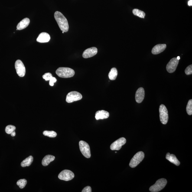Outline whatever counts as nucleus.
Listing matches in <instances>:
<instances>
[{
  "instance_id": "25",
  "label": "nucleus",
  "mask_w": 192,
  "mask_h": 192,
  "mask_svg": "<svg viewBox=\"0 0 192 192\" xmlns=\"http://www.w3.org/2000/svg\"><path fill=\"white\" fill-rule=\"evenodd\" d=\"M187 113L189 115L192 114V100L190 99L188 101V103L186 108Z\"/></svg>"
},
{
  "instance_id": "10",
  "label": "nucleus",
  "mask_w": 192,
  "mask_h": 192,
  "mask_svg": "<svg viewBox=\"0 0 192 192\" xmlns=\"http://www.w3.org/2000/svg\"><path fill=\"white\" fill-rule=\"evenodd\" d=\"M179 60L177 58H173L169 62L166 66L167 72L169 73H173L175 71L178 65Z\"/></svg>"
},
{
  "instance_id": "32",
  "label": "nucleus",
  "mask_w": 192,
  "mask_h": 192,
  "mask_svg": "<svg viewBox=\"0 0 192 192\" xmlns=\"http://www.w3.org/2000/svg\"><path fill=\"white\" fill-rule=\"evenodd\" d=\"M16 135V133L15 131H14V132H13L12 133H11V135L12 137L15 136Z\"/></svg>"
},
{
  "instance_id": "33",
  "label": "nucleus",
  "mask_w": 192,
  "mask_h": 192,
  "mask_svg": "<svg viewBox=\"0 0 192 192\" xmlns=\"http://www.w3.org/2000/svg\"><path fill=\"white\" fill-rule=\"evenodd\" d=\"M177 60H179L180 59V57L179 56H178V57H177Z\"/></svg>"
},
{
  "instance_id": "21",
  "label": "nucleus",
  "mask_w": 192,
  "mask_h": 192,
  "mask_svg": "<svg viewBox=\"0 0 192 192\" xmlns=\"http://www.w3.org/2000/svg\"><path fill=\"white\" fill-rule=\"evenodd\" d=\"M118 72L117 70L115 68H113L110 72L108 76L109 78L111 80H115L118 76Z\"/></svg>"
},
{
  "instance_id": "14",
  "label": "nucleus",
  "mask_w": 192,
  "mask_h": 192,
  "mask_svg": "<svg viewBox=\"0 0 192 192\" xmlns=\"http://www.w3.org/2000/svg\"><path fill=\"white\" fill-rule=\"evenodd\" d=\"M167 45L165 44H158L153 47L151 53L153 54H157L162 52L166 48Z\"/></svg>"
},
{
  "instance_id": "16",
  "label": "nucleus",
  "mask_w": 192,
  "mask_h": 192,
  "mask_svg": "<svg viewBox=\"0 0 192 192\" xmlns=\"http://www.w3.org/2000/svg\"><path fill=\"white\" fill-rule=\"evenodd\" d=\"M109 116V112L104 110H99L96 112L95 118L96 120H99L100 119H107Z\"/></svg>"
},
{
  "instance_id": "13",
  "label": "nucleus",
  "mask_w": 192,
  "mask_h": 192,
  "mask_svg": "<svg viewBox=\"0 0 192 192\" xmlns=\"http://www.w3.org/2000/svg\"><path fill=\"white\" fill-rule=\"evenodd\" d=\"M145 92L143 88L140 87L137 90L135 95V99L136 102L138 103H141L143 101Z\"/></svg>"
},
{
  "instance_id": "26",
  "label": "nucleus",
  "mask_w": 192,
  "mask_h": 192,
  "mask_svg": "<svg viewBox=\"0 0 192 192\" xmlns=\"http://www.w3.org/2000/svg\"><path fill=\"white\" fill-rule=\"evenodd\" d=\"M16 129V127L14 126L9 125L7 126L5 128V131L7 134H11V133L15 131Z\"/></svg>"
},
{
  "instance_id": "34",
  "label": "nucleus",
  "mask_w": 192,
  "mask_h": 192,
  "mask_svg": "<svg viewBox=\"0 0 192 192\" xmlns=\"http://www.w3.org/2000/svg\"><path fill=\"white\" fill-rule=\"evenodd\" d=\"M64 33V32L62 31V33H63H63Z\"/></svg>"
},
{
  "instance_id": "2",
  "label": "nucleus",
  "mask_w": 192,
  "mask_h": 192,
  "mask_svg": "<svg viewBox=\"0 0 192 192\" xmlns=\"http://www.w3.org/2000/svg\"><path fill=\"white\" fill-rule=\"evenodd\" d=\"M56 74L62 78H70L75 74L74 70L70 68L60 67L56 71Z\"/></svg>"
},
{
  "instance_id": "35",
  "label": "nucleus",
  "mask_w": 192,
  "mask_h": 192,
  "mask_svg": "<svg viewBox=\"0 0 192 192\" xmlns=\"http://www.w3.org/2000/svg\"><path fill=\"white\" fill-rule=\"evenodd\" d=\"M115 153H117V151H115Z\"/></svg>"
},
{
  "instance_id": "19",
  "label": "nucleus",
  "mask_w": 192,
  "mask_h": 192,
  "mask_svg": "<svg viewBox=\"0 0 192 192\" xmlns=\"http://www.w3.org/2000/svg\"><path fill=\"white\" fill-rule=\"evenodd\" d=\"M55 158V157L53 155H46L43 159L42 164L44 166H47L48 165L50 162L54 161Z\"/></svg>"
},
{
  "instance_id": "30",
  "label": "nucleus",
  "mask_w": 192,
  "mask_h": 192,
  "mask_svg": "<svg viewBox=\"0 0 192 192\" xmlns=\"http://www.w3.org/2000/svg\"><path fill=\"white\" fill-rule=\"evenodd\" d=\"M92 189L90 186H87L82 190V192H91Z\"/></svg>"
},
{
  "instance_id": "28",
  "label": "nucleus",
  "mask_w": 192,
  "mask_h": 192,
  "mask_svg": "<svg viewBox=\"0 0 192 192\" xmlns=\"http://www.w3.org/2000/svg\"><path fill=\"white\" fill-rule=\"evenodd\" d=\"M186 74L189 75L192 74V65H190L187 67L185 70Z\"/></svg>"
},
{
  "instance_id": "11",
  "label": "nucleus",
  "mask_w": 192,
  "mask_h": 192,
  "mask_svg": "<svg viewBox=\"0 0 192 192\" xmlns=\"http://www.w3.org/2000/svg\"><path fill=\"white\" fill-rule=\"evenodd\" d=\"M126 139L125 138H121L114 142L110 145L111 149L114 151L120 150L122 145L126 143Z\"/></svg>"
},
{
  "instance_id": "8",
  "label": "nucleus",
  "mask_w": 192,
  "mask_h": 192,
  "mask_svg": "<svg viewBox=\"0 0 192 192\" xmlns=\"http://www.w3.org/2000/svg\"><path fill=\"white\" fill-rule=\"evenodd\" d=\"M74 174L73 172L68 170H64L62 171L58 175V177L60 180L68 181L73 179Z\"/></svg>"
},
{
  "instance_id": "15",
  "label": "nucleus",
  "mask_w": 192,
  "mask_h": 192,
  "mask_svg": "<svg viewBox=\"0 0 192 192\" xmlns=\"http://www.w3.org/2000/svg\"><path fill=\"white\" fill-rule=\"evenodd\" d=\"M50 40V37L49 34L47 33H42L39 35L37 39V41L40 43H46L48 42Z\"/></svg>"
},
{
  "instance_id": "9",
  "label": "nucleus",
  "mask_w": 192,
  "mask_h": 192,
  "mask_svg": "<svg viewBox=\"0 0 192 192\" xmlns=\"http://www.w3.org/2000/svg\"><path fill=\"white\" fill-rule=\"evenodd\" d=\"M15 68L17 74L20 77H23L25 76L26 73L25 68L21 60H18L15 62Z\"/></svg>"
},
{
  "instance_id": "6",
  "label": "nucleus",
  "mask_w": 192,
  "mask_h": 192,
  "mask_svg": "<svg viewBox=\"0 0 192 192\" xmlns=\"http://www.w3.org/2000/svg\"><path fill=\"white\" fill-rule=\"evenodd\" d=\"M79 146L81 152L83 155L86 158H90L91 152L88 144L84 141H80L79 142Z\"/></svg>"
},
{
  "instance_id": "1",
  "label": "nucleus",
  "mask_w": 192,
  "mask_h": 192,
  "mask_svg": "<svg viewBox=\"0 0 192 192\" xmlns=\"http://www.w3.org/2000/svg\"><path fill=\"white\" fill-rule=\"evenodd\" d=\"M54 17L60 30L64 32H67L68 31L69 27L67 19L58 11H56L54 13Z\"/></svg>"
},
{
  "instance_id": "3",
  "label": "nucleus",
  "mask_w": 192,
  "mask_h": 192,
  "mask_svg": "<svg viewBox=\"0 0 192 192\" xmlns=\"http://www.w3.org/2000/svg\"><path fill=\"white\" fill-rule=\"evenodd\" d=\"M167 181L165 179H159L156 182L155 184L149 188V191L151 192H158L161 191L165 187Z\"/></svg>"
},
{
  "instance_id": "18",
  "label": "nucleus",
  "mask_w": 192,
  "mask_h": 192,
  "mask_svg": "<svg viewBox=\"0 0 192 192\" xmlns=\"http://www.w3.org/2000/svg\"><path fill=\"white\" fill-rule=\"evenodd\" d=\"M166 158L168 161H169L170 162L173 163L177 166L180 165V162L177 159V157L173 154H170V153H168L166 155Z\"/></svg>"
},
{
  "instance_id": "20",
  "label": "nucleus",
  "mask_w": 192,
  "mask_h": 192,
  "mask_svg": "<svg viewBox=\"0 0 192 192\" xmlns=\"http://www.w3.org/2000/svg\"><path fill=\"white\" fill-rule=\"evenodd\" d=\"M33 161V157L32 156L30 155L21 162V166L23 167L29 166L32 163Z\"/></svg>"
},
{
  "instance_id": "12",
  "label": "nucleus",
  "mask_w": 192,
  "mask_h": 192,
  "mask_svg": "<svg viewBox=\"0 0 192 192\" xmlns=\"http://www.w3.org/2000/svg\"><path fill=\"white\" fill-rule=\"evenodd\" d=\"M97 52V48L96 47H92L85 50L83 52L82 56L84 58H89L96 55Z\"/></svg>"
},
{
  "instance_id": "23",
  "label": "nucleus",
  "mask_w": 192,
  "mask_h": 192,
  "mask_svg": "<svg viewBox=\"0 0 192 192\" xmlns=\"http://www.w3.org/2000/svg\"><path fill=\"white\" fill-rule=\"evenodd\" d=\"M43 134L45 136L50 138H55L57 135L56 132L54 131H45L43 132Z\"/></svg>"
},
{
  "instance_id": "17",
  "label": "nucleus",
  "mask_w": 192,
  "mask_h": 192,
  "mask_svg": "<svg viewBox=\"0 0 192 192\" xmlns=\"http://www.w3.org/2000/svg\"><path fill=\"white\" fill-rule=\"evenodd\" d=\"M30 23V19L28 18H25L22 20L17 26V29L21 30L24 29L28 27Z\"/></svg>"
},
{
  "instance_id": "22",
  "label": "nucleus",
  "mask_w": 192,
  "mask_h": 192,
  "mask_svg": "<svg viewBox=\"0 0 192 192\" xmlns=\"http://www.w3.org/2000/svg\"><path fill=\"white\" fill-rule=\"evenodd\" d=\"M133 13L134 15L137 16L140 18H144L145 15V13L144 11L138 9H134L133 10Z\"/></svg>"
},
{
  "instance_id": "31",
  "label": "nucleus",
  "mask_w": 192,
  "mask_h": 192,
  "mask_svg": "<svg viewBox=\"0 0 192 192\" xmlns=\"http://www.w3.org/2000/svg\"><path fill=\"white\" fill-rule=\"evenodd\" d=\"M188 5L189 6L192 5V0H190V1H188Z\"/></svg>"
},
{
  "instance_id": "5",
  "label": "nucleus",
  "mask_w": 192,
  "mask_h": 192,
  "mask_svg": "<svg viewBox=\"0 0 192 192\" xmlns=\"http://www.w3.org/2000/svg\"><path fill=\"white\" fill-rule=\"evenodd\" d=\"M160 121L161 123L165 125L168 121V111L166 106L163 104L160 105L159 108Z\"/></svg>"
},
{
  "instance_id": "29",
  "label": "nucleus",
  "mask_w": 192,
  "mask_h": 192,
  "mask_svg": "<svg viewBox=\"0 0 192 192\" xmlns=\"http://www.w3.org/2000/svg\"><path fill=\"white\" fill-rule=\"evenodd\" d=\"M57 81V79L55 77H52L50 80V86H54V83Z\"/></svg>"
},
{
  "instance_id": "27",
  "label": "nucleus",
  "mask_w": 192,
  "mask_h": 192,
  "mask_svg": "<svg viewBox=\"0 0 192 192\" xmlns=\"http://www.w3.org/2000/svg\"><path fill=\"white\" fill-rule=\"evenodd\" d=\"M52 77L51 73H46L43 76V78L45 79L46 81L50 80Z\"/></svg>"
},
{
  "instance_id": "7",
  "label": "nucleus",
  "mask_w": 192,
  "mask_h": 192,
  "mask_svg": "<svg viewBox=\"0 0 192 192\" xmlns=\"http://www.w3.org/2000/svg\"><path fill=\"white\" fill-rule=\"evenodd\" d=\"M82 96L80 93L77 92L73 91L70 92L66 96V101L68 103H72L76 101L82 99Z\"/></svg>"
},
{
  "instance_id": "24",
  "label": "nucleus",
  "mask_w": 192,
  "mask_h": 192,
  "mask_svg": "<svg viewBox=\"0 0 192 192\" xmlns=\"http://www.w3.org/2000/svg\"><path fill=\"white\" fill-rule=\"evenodd\" d=\"M27 183V180L25 179H21L17 181V184L20 188L23 189L25 187Z\"/></svg>"
},
{
  "instance_id": "4",
  "label": "nucleus",
  "mask_w": 192,
  "mask_h": 192,
  "mask_svg": "<svg viewBox=\"0 0 192 192\" xmlns=\"http://www.w3.org/2000/svg\"><path fill=\"white\" fill-rule=\"evenodd\" d=\"M144 157V154L143 151H140L137 153L131 159L130 166L132 168H135L143 161Z\"/></svg>"
}]
</instances>
